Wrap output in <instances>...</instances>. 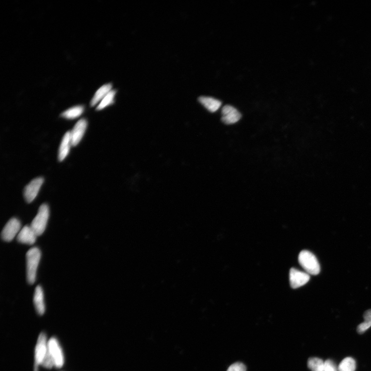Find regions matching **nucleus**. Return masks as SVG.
Masks as SVG:
<instances>
[{
    "instance_id": "obj_1",
    "label": "nucleus",
    "mask_w": 371,
    "mask_h": 371,
    "mask_svg": "<svg viewBox=\"0 0 371 371\" xmlns=\"http://www.w3.org/2000/svg\"><path fill=\"white\" fill-rule=\"evenodd\" d=\"M41 258V252L37 247H33L28 251L27 258V278L30 285L34 284L36 278L37 268Z\"/></svg>"
},
{
    "instance_id": "obj_2",
    "label": "nucleus",
    "mask_w": 371,
    "mask_h": 371,
    "mask_svg": "<svg viewBox=\"0 0 371 371\" xmlns=\"http://www.w3.org/2000/svg\"><path fill=\"white\" fill-rule=\"evenodd\" d=\"M299 261L302 267L308 274L316 275L320 272V266L315 255L311 252L304 250L299 256Z\"/></svg>"
},
{
    "instance_id": "obj_3",
    "label": "nucleus",
    "mask_w": 371,
    "mask_h": 371,
    "mask_svg": "<svg viewBox=\"0 0 371 371\" xmlns=\"http://www.w3.org/2000/svg\"><path fill=\"white\" fill-rule=\"evenodd\" d=\"M48 217V206L46 204L41 205L36 216L33 219L30 226L37 236L42 235L45 232Z\"/></svg>"
},
{
    "instance_id": "obj_4",
    "label": "nucleus",
    "mask_w": 371,
    "mask_h": 371,
    "mask_svg": "<svg viewBox=\"0 0 371 371\" xmlns=\"http://www.w3.org/2000/svg\"><path fill=\"white\" fill-rule=\"evenodd\" d=\"M48 351L47 336L45 333H42L39 336L35 350V371H38L39 366L42 365Z\"/></svg>"
},
{
    "instance_id": "obj_5",
    "label": "nucleus",
    "mask_w": 371,
    "mask_h": 371,
    "mask_svg": "<svg viewBox=\"0 0 371 371\" xmlns=\"http://www.w3.org/2000/svg\"><path fill=\"white\" fill-rule=\"evenodd\" d=\"M48 351L53 358L54 366L58 368L64 364V354L61 346L55 338H51L48 342Z\"/></svg>"
},
{
    "instance_id": "obj_6",
    "label": "nucleus",
    "mask_w": 371,
    "mask_h": 371,
    "mask_svg": "<svg viewBox=\"0 0 371 371\" xmlns=\"http://www.w3.org/2000/svg\"><path fill=\"white\" fill-rule=\"evenodd\" d=\"M21 223L16 218H12L7 223L2 230L1 236L6 242H11L21 230Z\"/></svg>"
},
{
    "instance_id": "obj_7",
    "label": "nucleus",
    "mask_w": 371,
    "mask_h": 371,
    "mask_svg": "<svg viewBox=\"0 0 371 371\" xmlns=\"http://www.w3.org/2000/svg\"><path fill=\"white\" fill-rule=\"evenodd\" d=\"M44 181L43 177L36 178L32 180L25 188L24 196L28 203H31L35 199Z\"/></svg>"
},
{
    "instance_id": "obj_8",
    "label": "nucleus",
    "mask_w": 371,
    "mask_h": 371,
    "mask_svg": "<svg viewBox=\"0 0 371 371\" xmlns=\"http://www.w3.org/2000/svg\"><path fill=\"white\" fill-rule=\"evenodd\" d=\"M310 278L309 274L306 272H302L294 268H291L290 270V284L293 289L298 288L306 284Z\"/></svg>"
},
{
    "instance_id": "obj_9",
    "label": "nucleus",
    "mask_w": 371,
    "mask_h": 371,
    "mask_svg": "<svg viewBox=\"0 0 371 371\" xmlns=\"http://www.w3.org/2000/svg\"><path fill=\"white\" fill-rule=\"evenodd\" d=\"M222 121L226 125H233L242 118V114L235 107L229 105L224 107L222 111Z\"/></svg>"
},
{
    "instance_id": "obj_10",
    "label": "nucleus",
    "mask_w": 371,
    "mask_h": 371,
    "mask_svg": "<svg viewBox=\"0 0 371 371\" xmlns=\"http://www.w3.org/2000/svg\"><path fill=\"white\" fill-rule=\"evenodd\" d=\"M87 127V122L84 119L79 120L70 131L72 146H76L83 137Z\"/></svg>"
},
{
    "instance_id": "obj_11",
    "label": "nucleus",
    "mask_w": 371,
    "mask_h": 371,
    "mask_svg": "<svg viewBox=\"0 0 371 371\" xmlns=\"http://www.w3.org/2000/svg\"><path fill=\"white\" fill-rule=\"evenodd\" d=\"M37 237L31 226H26L21 229L16 239L20 243L32 245L36 242Z\"/></svg>"
},
{
    "instance_id": "obj_12",
    "label": "nucleus",
    "mask_w": 371,
    "mask_h": 371,
    "mask_svg": "<svg viewBox=\"0 0 371 371\" xmlns=\"http://www.w3.org/2000/svg\"><path fill=\"white\" fill-rule=\"evenodd\" d=\"M34 303L37 312L39 315H43L45 312V305L43 288L38 286L35 289L34 295Z\"/></svg>"
},
{
    "instance_id": "obj_13",
    "label": "nucleus",
    "mask_w": 371,
    "mask_h": 371,
    "mask_svg": "<svg viewBox=\"0 0 371 371\" xmlns=\"http://www.w3.org/2000/svg\"><path fill=\"white\" fill-rule=\"evenodd\" d=\"M71 145L70 131H67L64 136L61 144L59 153V160L64 161L68 155Z\"/></svg>"
},
{
    "instance_id": "obj_14",
    "label": "nucleus",
    "mask_w": 371,
    "mask_h": 371,
    "mask_svg": "<svg viewBox=\"0 0 371 371\" xmlns=\"http://www.w3.org/2000/svg\"><path fill=\"white\" fill-rule=\"evenodd\" d=\"M199 101L211 113L217 112L222 105V102L217 99L209 97H201L199 98Z\"/></svg>"
},
{
    "instance_id": "obj_15",
    "label": "nucleus",
    "mask_w": 371,
    "mask_h": 371,
    "mask_svg": "<svg viewBox=\"0 0 371 371\" xmlns=\"http://www.w3.org/2000/svg\"><path fill=\"white\" fill-rule=\"evenodd\" d=\"M112 84H105L99 88L93 97L90 104L92 106H95L98 102L101 101L104 97L112 90Z\"/></svg>"
},
{
    "instance_id": "obj_16",
    "label": "nucleus",
    "mask_w": 371,
    "mask_h": 371,
    "mask_svg": "<svg viewBox=\"0 0 371 371\" xmlns=\"http://www.w3.org/2000/svg\"><path fill=\"white\" fill-rule=\"evenodd\" d=\"M83 112V106H74L62 113V116L68 119H76L80 117Z\"/></svg>"
},
{
    "instance_id": "obj_17",
    "label": "nucleus",
    "mask_w": 371,
    "mask_h": 371,
    "mask_svg": "<svg viewBox=\"0 0 371 371\" xmlns=\"http://www.w3.org/2000/svg\"><path fill=\"white\" fill-rule=\"evenodd\" d=\"M356 361L351 357L344 358L338 367L339 371H355Z\"/></svg>"
},
{
    "instance_id": "obj_18",
    "label": "nucleus",
    "mask_w": 371,
    "mask_h": 371,
    "mask_svg": "<svg viewBox=\"0 0 371 371\" xmlns=\"http://www.w3.org/2000/svg\"><path fill=\"white\" fill-rule=\"evenodd\" d=\"M308 367L311 371H323L324 369V361L317 357L310 358L308 360Z\"/></svg>"
},
{
    "instance_id": "obj_19",
    "label": "nucleus",
    "mask_w": 371,
    "mask_h": 371,
    "mask_svg": "<svg viewBox=\"0 0 371 371\" xmlns=\"http://www.w3.org/2000/svg\"><path fill=\"white\" fill-rule=\"evenodd\" d=\"M115 94H116V90H112L101 101L100 104L97 107V110H102L105 109L107 106L113 104L114 103V98Z\"/></svg>"
},
{
    "instance_id": "obj_20",
    "label": "nucleus",
    "mask_w": 371,
    "mask_h": 371,
    "mask_svg": "<svg viewBox=\"0 0 371 371\" xmlns=\"http://www.w3.org/2000/svg\"><path fill=\"white\" fill-rule=\"evenodd\" d=\"M364 323L359 324L357 328V332L362 334L371 327V309L366 311L364 315Z\"/></svg>"
},
{
    "instance_id": "obj_21",
    "label": "nucleus",
    "mask_w": 371,
    "mask_h": 371,
    "mask_svg": "<svg viewBox=\"0 0 371 371\" xmlns=\"http://www.w3.org/2000/svg\"><path fill=\"white\" fill-rule=\"evenodd\" d=\"M42 365L45 368L48 369H50L52 368L53 366H54V361L52 357L50 355V354H49L48 351L46 356L44 359V361L42 363Z\"/></svg>"
},
{
    "instance_id": "obj_22",
    "label": "nucleus",
    "mask_w": 371,
    "mask_h": 371,
    "mask_svg": "<svg viewBox=\"0 0 371 371\" xmlns=\"http://www.w3.org/2000/svg\"><path fill=\"white\" fill-rule=\"evenodd\" d=\"M245 366L242 362H236L231 365L227 371H246Z\"/></svg>"
},
{
    "instance_id": "obj_23",
    "label": "nucleus",
    "mask_w": 371,
    "mask_h": 371,
    "mask_svg": "<svg viewBox=\"0 0 371 371\" xmlns=\"http://www.w3.org/2000/svg\"><path fill=\"white\" fill-rule=\"evenodd\" d=\"M323 371H337L334 363L331 360H327L324 362Z\"/></svg>"
}]
</instances>
